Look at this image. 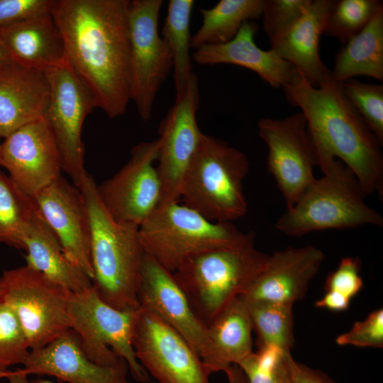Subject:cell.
I'll list each match as a JSON object with an SVG mask.
<instances>
[{"label":"cell","mask_w":383,"mask_h":383,"mask_svg":"<svg viewBox=\"0 0 383 383\" xmlns=\"http://www.w3.org/2000/svg\"><path fill=\"white\" fill-rule=\"evenodd\" d=\"M128 0H54L66 57L95 107L110 118L131 101Z\"/></svg>","instance_id":"6da1fadb"},{"label":"cell","mask_w":383,"mask_h":383,"mask_svg":"<svg viewBox=\"0 0 383 383\" xmlns=\"http://www.w3.org/2000/svg\"><path fill=\"white\" fill-rule=\"evenodd\" d=\"M282 89L306 120L317 162L340 158L366 195L377 193L382 198V145L345 96L343 82L335 80L328 70L314 87L295 70Z\"/></svg>","instance_id":"7a4b0ae2"},{"label":"cell","mask_w":383,"mask_h":383,"mask_svg":"<svg viewBox=\"0 0 383 383\" xmlns=\"http://www.w3.org/2000/svg\"><path fill=\"white\" fill-rule=\"evenodd\" d=\"M88 173L79 186L89 214L92 285L100 298L118 309H138L145 251L139 227L116 221L107 212Z\"/></svg>","instance_id":"3957f363"},{"label":"cell","mask_w":383,"mask_h":383,"mask_svg":"<svg viewBox=\"0 0 383 383\" xmlns=\"http://www.w3.org/2000/svg\"><path fill=\"white\" fill-rule=\"evenodd\" d=\"M323 176L306 189L277 221L275 228L289 236L364 225L381 227L382 216L365 201L366 194L353 172L335 158L318 160Z\"/></svg>","instance_id":"277c9868"},{"label":"cell","mask_w":383,"mask_h":383,"mask_svg":"<svg viewBox=\"0 0 383 383\" xmlns=\"http://www.w3.org/2000/svg\"><path fill=\"white\" fill-rule=\"evenodd\" d=\"M254 238L192 256L172 273L194 313L206 326L243 295L265 268L269 255L255 248Z\"/></svg>","instance_id":"5b68a950"},{"label":"cell","mask_w":383,"mask_h":383,"mask_svg":"<svg viewBox=\"0 0 383 383\" xmlns=\"http://www.w3.org/2000/svg\"><path fill=\"white\" fill-rule=\"evenodd\" d=\"M145 252L173 273L199 253L240 245L251 236L232 222H215L179 201L162 204L139 226Z\"/></svg>","instance_id":"8992f818"},{"label":"cell","mask_w":383,"mask_h":383,"mask_svg":"<svg viewBox=\"0 0 383 383\" xmlns=\"http://www.w3.org/2000/svg\"><path fill=\"white\" fill-rule=\"evenodd\" d=\"M248 170L249 161L243 152L219 138L204 134L180 199L210 221L237 220L248 210L243 180Z\"/></svg>","instance_id":"52a82bcc"},{"label":"cell","mask_w":383,"mask_h":383,"mask_svg":"<svg viewBox=\"0 0 383 383\" xmlns=\"http://www.w3.org/2000/svg\"><path fill=\"white\" fill-rule=\"evenodd\" d=\"M138 311L109 306L93 285L79 292H70L67 305L70 328L78 335L91 361L104 367L126 361L137 381L148 382V373L137 360L132 345Z\"/></svg>","instance_id":"ba28073f"},{"label":"cell","mask_w":383,"mask_h":383,"mask_svg":"<svg viewBox=\"0 0 383 383\" xmlns=\"http://www.w3.org/2000/svg\"><path fill=\"white\" fill-rule=\"evenodd\" d=\"M3 298L17 316L30 350L70 330L67 305L70 291L26 265L0 277Z\"/></svg>","instance_id":"9c48e42d"},{"label":"cell","mask_w":383,"mask_h":383,"mask_svg":"<svg viewBox=\"0 0 383 383\" xmlns=\"http://www.w3.org/2000/svg\"><path fill=\"white\" fill-rule=\"evenodd\" d=\"M162 0H132L128 4L131 45V101L148 121L156 96L172 69L170 50L159 35Z\"/></svg>","instance_id":"30bf717a"},{"label":"cell","mask_w":383,"mask_h":383,"mask_svg":"<svg viewBox=\"0 0 383 383\" xmlns=\"http://www.w3.org/2000/svg\"><path fill=\"white\" fill-rule=\"evenodd\" d=\"M50 99L44 114L57 145L62 170L77 188L87 174L82 127L95 107L91 93L74 72L67 59L45 72Z\"/></svg>","instance_id":"8fae6325"},{"label":"cell","mask_w":383,"mask_h":383,"mask_svg":"<svg viewBox=\"0 0 383 383\" xmlns=\"http://www.w3.org/2000/svg\"><path fill=\"white\" fill-rule=\"evenodd\" d=\"M257 127L268 148L267 170L290 209L316 179L317 157L306 120L299 112L283 119L263 118Z\"/></svg>","instance_id":"7c38bea8"},{"label":"cell","mask_w":383,"mask_h":383,"mask_svg":"<svg viewBox=\"0 0 383 383\" xmlns=\"http://www.w3.org/2000/svg\"><path fill=\"white\" fill-rule=\"evenodd\" d=\"M158 150V138L135 145L123 167L96 185L102 204L116 221L139 227L161 204Z\"/></svg>","instance_id":"4fadbf2b"},{"label":"cell","mask_w":383,"mask_h":383,"mask_svg":"<svg viewBox=\"0 0 383 383\" xmlns=\"http://www.w3.org/2000/svg\"><path fill=\"white\" fill-rule=\"evenodd\" d=\"M132 345L158 383H209L211 374L189 343L152 312L140 307Z\"/></svg>","instance_id":"5bb4252c"},{"label":"cell","mask_w":383,"mask_h":383,"mask_svg":"<svg viewBox=\"0 0 383 383\" xmlns=\"http://www.w3.org/2000/svg\"><path fill=\"white\" fill-rule=\"evenodd\" d=\"M199 104L197 77H191L184 95L175 100L159 128L157 168L162 184V204L180 201L187 175L200 149L204 133L196 121Z\"/></svg>","instance_id":"9a60e30c"},{"label":"cell","mask_w":383,"mask_h":383,"mask_svg":"<svg viewBox=\"0 0 383 383\" xmlns=\"http://www.w3.org/2000/svg\"><path fill=\"white\" fill-rule=\"evenodd\" d=\"M0 166L14 184L33 198L61 176L60 154L44 118L30 122L4 138Z\"/></svg>","instance_id":"2e32d148"},{"label":"cell","mask_w":383,"mask_h":383,"mask_svg":"<svg viewBox=\"0 0 383 383\" xmlns=\"http://www.w3.org/2000/svg\"><path fill=\"white\" fill-rule=\"evenodd\" d=\"M33 200L66 257L92 279L89 214L79 188L61 175Z\"/></svg>","instance_id":"e0dca14e"},{"label":"cell","mask_w":383,"mask_h":383,"mask_svg":"<svg viewBox=\"0 0 383 383\" xmlns=\"http://www.w3.org/2000/svg\"><path fill=\"white\" fill-rule=\"evenodd\" d=\"M140 307L152 312L180 334L202 360L209 348L207 326L194 313L173 277L145 252L138 289Z\"/></svg>","instance_id":"ac0fdd59"},{"label":"cell","mask_w":383,"mask_h":383,"mask_svg":"<svg viewBox=\"0 0 383 383\" xmlns=\"http://www.w3.org/2000/svg\"><path fill=\"white\" fill-rule=\"evenodd\" d=\"M325 260L324 253L309 245L289 247L269 255L267 264L247 292L245 301L292 304L302 299Z\"/></svg>","instance_id":"d6986e66"},{"label":"cell","mask_w":383,"mask_h":383,"mask_svg":"<svg viewBox=\"0 0 383 383\" xmlns=\"http://www.w3.org/2000/svg\"><path fill=\"white\" fill-rule=\"evenodd\" d=\"M20 369L27 374H48L70 383H131L125 361L104 367L91 361L83 351L78 335L70 330L46 345L30 350Z\"/></svg>","instance_id":"ffe728a7"},{"label":"cell","mask_w":383,"mask_h":383,"mask_svg":"<svg viewBox=\"0 0 383 383\" xmlns=\"http://www.w3.org/2000/svg\"><path fill=\"white\" fill-rule=\"evenodd\" d=\"M50 92L45 72L12 60L0 66V137L43 118Z\"/></svg>","instance_id":"44dd1931"},{"label":"cell","mask_w":383,"mask_h":383,"mask_svg":"<svg viewBox=\"0 0 383 383\" xmlns=\"http://www.w3.org/2000/svg\"><path fill=\"white\" fill-rule=\"evenodd\" d=\"M334 0H311L292 25L270 38L271 49L317 87L328 69L319 55V39Z\"/></svg>","instance_id":"7402d4cb"},{"label":"cell","mask_w":383,"mask_h":383,"mask_svg":"<svg viewBox=\"0 0 383 383\" xmlns=\"http://www.w3.org/2000/svg\"><path fill=\"white\" fill-rule=\"evenodd\" d=\"M258 30L252 21L245 22L235 37L221 44L204 45L192 55L199 65L231 64L249 69L274 88L284 87L295 69L272 49L264 50L255 42Z\"/></svg>","instance_id":"603a6c76"},{"label":"cell","mask_w":383,"mask_h":383,"mask_svg":"<svg viewBox=\"0 0 383 383\" xmlns=\"http://www.w3.org/2000/svg\"><path fill=\"white\" fill-rule=\"evenodd\" d=\"M0 41L12 61L45 72L67 58L50 11L0 28Z\"/></svg>","instance_id":"cb8c5ba5"},{"label":"cell","mask_w":383,"mask_h":383,"mask_svg":"<svg viewBox=\"0 0 383 383\" xmlns=\"http://www.w3.org/2000/svg\"><path fill=\"white\" fill-rule=\"evenodd\" d=\"M26 252V265L70 292H79L92 286L91 279L65 255L57 237L37 207L21 237Z\"/></svg>","instance_id":"d4e9b609"},{"label":"cell","mask_w":383,"mask_h":383,"mask_svg":"<svg viewBox=\"0 0 383 383\" xmlns=\"http://www.w3.org/2000/svg\"><path fill=\"white\" fill-rule=\"evenodd\" d=\"M252 330L246 305L238 296L207 326L209 348L202 361L211 373L238 365L252 352Z\"/></svg>","instance_id":"484cf974"},{"label":"cell","mask_w":383,"mask_h":383,"mask_svg":"<svg viewBox=\"0 0 383 383\" xmlns=\"http://www.w3.org/2000/svg\"><path fill=\"white\" fill-rule=\"evenodd\" d=\"M332 77L344 82L364 75L383 80V4L370 23L336 52Z\"/></svg>","instance_id":"4316f807"},{"label":"cell","mask_w":383,"mask_h":383,"mask_svg":"<svg viewBox=\"0 0 383 383\" xmlns=\"http://www.w3.org/2000/svg\"><path fill=\"white\" fill-rule=\"evenodd\" d=\"M265 0H221L209 9H200L202 23L192 36L191 47L221 44L232 40L242 25L262 16Z\"/></svg>","instance_id":"83f0119b"},{"label":"cell","mask_w":383,"mask_h":383,"mask_svg":"<svg viewBox=\"0 0 383 383\" xmlns=\"http://www.w3.org/2000/svg\"><path fill=\"white\" fill-rule=\"evenodd\" d=\"M194 5L193 0H170L162 28V37L172 55L175 100L182 97L194 74L190 55V21Z\"/></svg>","instance_id":"f1b7e54d"},{"label":"cell","mask_w":383,"mask_h":383,"mask_svg":"<svg viewBox=\"0 0 383 383\" xmlns=\"http://www.w3.org/2000/svg\"><path fill=\"white\" fill-rule=\"evenodd\" d=\"M243 301L257 335L258 348L275 346L290 351L294 345L293 305L267 301Z\"/></svg>","instance_id":"f546056e"},{"label":"cell","mask_w":383,"mask_h":383,"mask_svg":"<svg viewBox=\"0 0 383 383\" xmlns=\"http://www.w3.org/2000/svg\"><path fill=\"white\" fill-rule=\"evenodd\" d=\"M35 209L34 200L0 170V244L21 249L22 235Z\"/></svg>","instance_id":"4dcf8cb0"},{"label":"cell","mask_w":383,"mask_h":383,"mask_svg":"<svg viewBox=\"0 0 383 383\" xmlns=\"http://www.w3.org/2000/svg\"><path fill=\"white\" fill-rule=\"evenodd\" d=\"M382 1H335L328 15L323 35L336 38L343 45L370 23Z\"/></svg>","instance_id":"1f68e13d"},{"label":"cell","mask_w":383,"mask_h":383,"mask_svg":"<svg viewBox=\"0 0 383 383\" xmlns=\"http://www.w3.org/2000/svg\"><path fill=\"white\" fill-rule=\"evenodd\" d=\"M30 353L21 323L0 290V378L11 367L23 365Z\"/></svg>","instance_id":"d6a6232c"},{"label":"cell","mask_w":383,"mask_h":383,"mask_svg":"<svg viewBox=\"0 0 383 383\" xmlns=\"http://www.w3.org/2000/svg\"><path fill=\"white\" fill-rule=\"evenodd\" d=\"M287 352L275 346L262 347L238 365L248 383H292L286 358Z\"/></svg>","instance_id":"836d02e7"},{"label":"cell","mask_w":383,"mask_h":383,"mask_svg":"<svg viewBox=\"0 0 383 383\" xmlns=\"http://www.w3.org/2000/svg\"><path fill=\"white\" fill-rule=\"evenodd\" d=\"M343 91L379 143L383 144V85L352 78L343 82Z\"/></svg>","instance_id":"e575fe53"},{"label":"cell","mask_w":383,"mask_h":383,"mask_svg":"<svg viewBox=\"0 0 383 383\" xmlns=\"http://www.w3.org/2000/svg\"><path fill=\"white\" fill-rule=\"evenodd\" d=\"M311 0H265L262 17L263 28L270 38L292 25Z\"/></svg>","instance_id":"d590c367"},{"label":"cell","mask_w":383,"mask_h":383,"mask_svg":"<svg viewBox=\"0 0 383 383\" xmlns=\"http://www.w3.org/2000/svg\"><path fill=\"white\" fill-rule=\"evenodd\" d=\"M335 342L339 345L382 348V309L374 310L365 320L355 322L350 331L339 335L336 338Z\"/></svg>","instance_id":"8d00e7d4"},{"label":"cell","mask_w":383,"mask_h":383,"mask_svg":"<svg viewBox=\"0 0 383 383\" xmlns=\"http://www.w3.org/2000/svg\"><path fill=\"white\" fill-rule=\"evenodd\" d=\"M362 262L358 257L342 258L338 267L328 276L325 289L340 293L351 300L363 287L360 274Z\"/></svg>","instance_id":"74e56055"},{"label":"cell","mask_w":383,"mask_h":383,"mask_svg":"<svg viewBox=\"0 0 383 383\" xmlns=\"http://www.w3.org/2000/svg\"><path fill=\"white\" fill-rule=\"evenodd\" d=\"M54 0H0V28L51 10Z\"/></svg>","instance_id":"f35d334b"},{"label":"cell","mask_w":383,"mask_h":383,"mask_svg":"<svg viewBox=\"0 0 383 383\" xmlns=\"http://www.w3.org/2000/svg\"><path fill=\"white\" fill-rule=\"evenodd\" d=\"M286 358L292 383H336L321 370L296 362L290 351L286 353Z\"/></svg>","instance_id":"ab89813d"},{"label":"cell","mask_w":383,"mask_h":383,"mask_svg":"<svg viewBox=\"0 0 383 383\" xmlns=\"http://www.w3.org/2000/svg\"><path fill=\"white\" fill-rule=\"evenodd\" d=\"M350 301V299L340 293L327 291L321 299L316 301L315 306L333 311H343L348 309Z\"/></svg>","instance_id":"60d3db41"},{"label":"cell","mask_w":383,"mask_h":383,"mask_svg":"<svg viewBox=\"0 0 383 383\" xmlns=\"http://www.w3.org/2000/svg\"><path fill=\"white\" fill-rule=\"evenodd\" d=\"M229 383H248L245 376L238 365H233L224 371Z\"/></svg>","instance_id":"b9f144b4"},{"label":"cell","mask_w":383,"mask_h":383,"mask_svg":"<svg viewBox=\"0 0 383 383\" xmlns=\"http://www.w3.org/2000/svg\"><path fill=\"white\" fill-rule=\"evenodd\" d=\"M4 377H6L9 383H30L28 375L20 369L15 371L9 370L4 375Z\"/></svg>","instance_id":"7bdbcfd3"},{"label":"cell","mask_w":383,"mask_h":383,"mask_svg":"<svg viewBox=\"0 0 383 383\" xmlns=\"http://www.w3.org/2000/svg\"><path fill=\"white\" fill-rule=\"evenodd\" d=\"M10 61L11 59L0 41V66Z\"/></svg>","instance_id":"ee69618b"},{"label":"cell","mask_w":383,"mask_h":383,"mask_svg":"<svg viewBox=\"0 0 383 383\" xmlns=\"http://www.w3.org/2000/svg\"><path fill=\"white\" fill-rule=\"evenodd\" d=\"M30 383H53L51 381L42 378H37L30 382Z\"/></svg>","instance_id":"f6af8a7d"},{"label":"cell","mask_w":383,"mask_h":383,"mask_svg":"<svg viewBox=\"0 0 383 383\" xmlns=\"http://www.w3.org/2000/svg\"><path fill=\"white\" fill-rule=\"evenodd\" d=\"M0 151H1V144H0Z\"/></svg>","instance_id":"bcb514c9"}]
</instances>
